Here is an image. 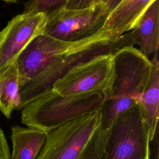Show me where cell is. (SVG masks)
<instances>
[{"instance_id": "7c38bea8", "label": "cell", "mask_w": 159, "mask_h": 159, "mask_svg": "<svg viewBox=\"0 0 159 159\" xmlns=\"http://www.w3.org/2000/svg\"><path fill=\"white\" fill-rule=\"evenodd\" d=\"M151 60L153 66L150 83L142 94L139 102L142 108L152 142L155 137L158 121L159 62L157 57H154Z\"/></svg>"}, {"instance_id": "2e32d148", "label": "cell", "mask_w": 159, "mask_h": 159, "mask_svg": "<svg viewBox=\"0 0 159 159\" xmlns=\"http://www.w3.org/2000/svg\"><path fill=\"white\" fill-rule=\"evenodd\" d=\"M101 2V0H67L61 7L66 9H81Z\"/></svg>"}, {"instance_id": "ac0fdd59", "label": "cell", "mask_w": 159, "mask_h": 159, "mask_svg": "<svg viewBox=\"0 0 159 159\" xmlns=\"http://www.w3.org/2000/svg\"><path fill=\"white\" fill-rule=\"evenodd\" d=\"M122 0H107L105 4L109 13L122 1Z\"/></svg>"}, {"instance_id": "5b68a950", "label": "cell", "mask_w": 159, "mask_h": 159, "mask_svg": "<svg viewBox=\"0 0 159 159\" xmlns=\"http://www.w3.org/2000/svg\"><path fill=\"white\" fill-rule=\"evenodd\" d=\"M148 125L139 102L112 124L104 159H150Z\"/></svg>"}, {"instance_id": "3957f363", "label": "cell", "mask_w": 159, "mask_h": 159, "mask_svg": "<svg viewBox=\"0 0 159 159\" xmlns=\"http://www.w3.org/2000/svg\"><path fill=\"white\" fill-rule=\"evenodd\" d=\"M101 110L83 115L47 132L36 159H84L101 129Z\"/></svg>"}, {"instance_id": "277c9868", "label": "cell", "mask_w": 159, "mask_h": 159, "mask_svg": "<svg viewBox=\"0 0 159 159\" xmlns=\"http://www.w3.org/2000/svg\"><path fill=\"white\" fill-rule=\"evenodd\" d=\"M152 66V60L133 45L116 50L113 53V78L106 101L121 99L139 102L150 83Z\"/></svg>"}, {"instance_id": "30bf717a", "label": "cell", "mask_w": 159, "mask_h": 159, "mask_svg": "<svg viewBox=\"0 0 159 159\" xmlns=\"http://www.w3.org/2000/svg\"><path fill=\"white\" fill-rule=\"evenodd\" d=\"M131 45L137 44L141 52L148 58L157 57L159 46V2L155 0L140 18L138 24L128 32Z\"/></svg>"}, {"instance_id": "e0dca14e", "label": "cell", "mask_w": 159, "mask_h": 159, "mask_svg": "<svg viewBox=\"0 0 159 159\" xmlns=\"http://www.w3.org/2000/svg\"><path fill=\"white\" fill-rule=\"evenodd\" d=\"M0 159H11L9 148L2 130L0 127Z\"/></svg>"}, {"instance_id": "9c48e42d", "label": "cell", "mask_w": 159, "mask_h": 159, "mask_svg": "<svg viewBox=\"0 0 159 159\" xmlns=\"http://www.w3.org/2000/svg\"><path fill=\"white\" fill-rule=\"evenodd\" d=\"M155 0H122L109 14L101 31L120 37L132 30Z\"/></svg>"}, {"instance_id": "8992f818", "label": "cell", "mask_w": 159, "mask_h": 159, "mask_svg": "<svg viewBox=\"0 0 159 159\" xmlns=\"http://www.w3.org/2000/svg\"><path fill=\"white\" fill-rule=\"evenodd\" d=\"M109 14L104 2L81 9L60 7L47 14L43 34L64 42L79 41L101 31Z\"/></svg>"}, {"instance_id": "8fae6325", "label": "cell", "mask_w": 159, "mask_h": 159, "mask_svg": "<svg viewBox=\"0 0 159 159\" xmlns=\"http://www.w3.org/2000/svg\"><path fill=\"white\" fill-rule=\"evenodd\" d=\"M47 137V132L18 125L11 127L12 152L11 159H36Z\"/></svg>"}, {"instance_id": "52a82bcc", "label": "cell", "mask_w": 159, "mask_h": 159, "mask_svg": "<svg viewBox=\"0 0 159 159\" xmlns=\"http://www.w3.org/2000/svg\"><path fill=\"white\" fill-rule=\"evenodd\" d=\"M113 74V53L98 55L71 68L51 90L60 96L93 91L107 94Z\"/></svg>"}, {"instance_id": "d6986e66", "label": "cell", "mask_w": 159, "mask_h": 159, "mask_svg": "<svg viewBox=\"0 0 159 159\" xmlns=\"http://www.w3.org/2000/svg\"><path fill=\"white\" fill-rule=\"evenodd\" d=\"M6 3H17L19 0H2Z\"/></svg>"}, {"instance_id": "9a60e30c", "label": "cell", "mask_w": 159, "mask_h": 159, "mask_svg": "<svg viewBox=\"0 0 159 159\" xmlns=\"http://www.w3.org/2000/svg\"><path fill=\"white\" fill-rule=\"evenodd\" d=\"M111 127L106 129H102L101 127L84 159H104L106 146Z\"/></svg>"}, {"instance_id": "ba28073f", "label": "cell", "mask_w": 159, "mask_h": 159, "mask_svg": "<svg viewBox=\"0 0 159 159\" xmlns=\"http://www.w3.org/2000/svg\"><path fill=\"white\" fill-rule=\"evenodd\" d=\"M47 19L43 12L18 14L0 31V70L17 60L28 44L43 34Z\"/></svg>"}, {"instance_id": "ffe728a7", "label": "cell", "mask_w": 159, "mask_h": 159, "mask_svg": "<svg viewBox=\"0 0 159 159\" xmlns=\"http://www.w3.org/2000/svg\"><path fill=\"white\" fill-rule=\"evenodd\" d=\"M101 1H102V2L105 3V2H106L107 0H101Z\"/></svg>"}, {"instance_id": "5bb4252c", "label": "cell", "mask_w": 159, "mask_h": 159, "mask_svg": "<svg viewBox=\"0 0 159 159\" xmlns=\"http://www.w3.org/2000/svg\"><path fill=\"white\" fill-rule=\"evenodd\" d=\"M67 0H29L24 4V13L43 12L47 15L61 7Z\"/></svg>"}, {"instance_id": "4fadbf2b", "label": "cell", "mask_w": 159, "mask_h": 159, "mask_svg": "<svg viewBox=\"0 0 159 159\" xmlns=\"http://www.w3.org/2000/svg\"><path fill=\"white\" fill-rule=\"evenodd\" d=\"M19 78L16 60L0 70V111L10 118L20 105Z\"/></svg>"}, {"instance_id": "7a4b0ae2", "label": "cell", "mask_w": 159, "mask_h": 159, "mask_svg": "<svg viewBox=\"0 0 159 159\" xmlns=\"http://www.w3.org/2000/svg\"><path fill=\"white\" fill-rule=\"evenodd\" d=\"M106 94L89 92L60 96L50 90L22 109L21 122L27 127L52 130L94 111L102 109Z\"/></svg>"}, {"instance_id": "6da1fadb", "label": "cell", "mask_w": 159, "mask_h": 159, "mask_svg": "<svg viewBox=\"0 0 159 159\" xmlns=\"http://www.w3.org/2000/svg\"><path fill=\"white\" fill-rule=\"evenodd\" d=\"M122 36L100 31L73 42L44 34L36 37L16 60L20 101L18 110L50 91L53 84L73 67L124 47Z\"/></svg>"}]
</instances>
